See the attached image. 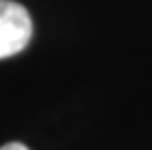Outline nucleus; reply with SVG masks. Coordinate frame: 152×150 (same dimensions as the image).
<instances>
[{"instance_id":"nucleus-1","label":"nucleus","mask_w":152,"mask_h":150,"mask_svg":"<svg viewBox=\"0 0 152 150\" xmlns=\"http://www.w3.org/2000/svg\"><path fill=\"white\" fill-rule=\"evenodd\" d=\"M31 40V16L14 0H0V58L16 56Z\"/></svg>"},{"instance_id":"nucleus-2","label":"nucleus","mask_w":152,"mask_h":150,"mask_svg":"<svg viewBox=\"0 0 152 150\" xmlns=\"http://www.w3.org/2000/svg\"><path fill=\"white\" fill-rule=\"evenodd\" d=\"M0 150H29L25 143H18V141H11V143H5L0 146Z\"/></svg>"}]
</instances>
